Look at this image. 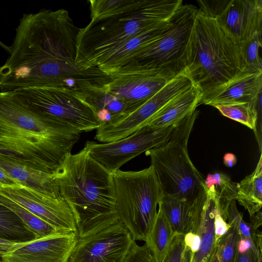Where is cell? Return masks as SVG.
Returning a JSON list of instances; mask_svg holds the SVG:
<instances>
[{"label": "cell", "instance_id": "15", "mask_svg": "<svg viewBox=\"0 0 262 262\" xmlns=\"http://www.w3.org/2000/svg\"><path fill=\"white\" fill-rule=\"evenodd\" d=\"M218 209L204 184L184 236L186 262H209L216 245L214 219Z\"/></svg>", "mask_w": 262, "mask_h": 262}, {"label": "cell", "instance_id": "9", "mask_svg": "<svg viewBox=\"0 0 262 262\" xmlns=\"http://www.w3.org/2000/svg\"><path fill=\"white\" fill-rule=\"evenodd\" d=\"M150 158L163 194L191 200L203 186L204 179L195 167L187 147L168 141L145 152Z\"/></svg>", "mask_w": 262, "mask_h": 262}, {"label": "cell", "instance_id": "21", "mask_svg": "<svg viewBox=\"0 0 262 262\" xmlns=\"http://www.w3.org/2000/svg\"><path fill=\"white\" fill-rule=\"evenodd\" d=\"M203 95L198 87L192 85L165 105L146 126L159 129L176 125L196 110Z\"/></svg>", "mask_w": 262, "mask_h": 262}, {"label": "cell", "instance_id": "43", "mask_svg": "<svg viewBox=\"0 0 262 262\" xmlns=\"http://www.w3.org/2000/svg\"><path fill=\"white\" fill-rule=\"evenodd\" d=\"M0 46L2 47L9 54L11 53V47L4 44L0 40Z\"/></svg>", "mask_w": 262, "mask_h": 262}, {"label": "cell", "instance_id": "7", "mask_svg": "<svg viewBox=\"0 0 262 262\" xmlns=\"http://www.w3.org/2000/svg\"><path fill=\"white\" fill-rule=\"evenodd\" d=\"M198 11L193 5L182 4L169 19L162 33L139 49L117 71L152 70L177 74L182 72L184 56Z\"/></svg>", "mask_w": 262, "mask_h": 262}, {"label": "cell", "instance_id": "18", "mask_svg": "<svg viewBox=\"0 0 262 262\" xmlns=\"http://www.w3.org/2000/svg\"><path fill=\"white\" fill-rule=\"evenodd\" d=\"M262 71H245L226 83L204 94L200 104L214 106L236 102L257 103L261 97Z\"/></svg>", "mask_w": 262, "mask_h": 262}, {"label": "cell", "instance_id": "44", "mask_svg": "<svg viewBox=\"0 0 262 262\" xmlns=\"http://www.w3.org/2000/svg\"><path fill=\"white\" fill-rule=\"evenodd\" d=\"M3 185L0 183V187L2 186Z\"/></svg>", "mask_w": 262, "mask_h": 262}, {"label": "cell", "instance_id": "24", "mask_svg": "<svg viewBox=\"0 0 262 262\" xmlns=\"http://www.w3.org/2000/svg\"><path fill=\"white\" fill-rule=\"evenodd\" d=\"M235 200L248 212L250 217L262 206L261 156L253 172L237 183Z\"/></svg>", "mask_w": 262, "mask_h": 262}, {"label": "cell", "instance_id": "1", "mask_svg": "<svg viewBox=\"0 0 262 262\" xmlns=\"http://www.w3.org/2000/svg\"><path fill=\"white\" fill-rule=\"evenodd\" d=\"M79 30L63 9L24 14L10 56L0 66L1 92L54 86L77 89L88 82H105L108 75L99 69L84 71L77 66Z\"/></svg>", "mask_w": 262, "mask_h": 262}, {"label": "cell", "instance_id": "6", "mask_svg": "<svg viewBox=\"0 0 262 262\" xmlns=\"http://www.w3.org/2000/svg\"><path fill=\"white\" fill-rule=\"evenodd\" d=\"M115 209L119 220L133 239L147 241L158 213L163 192L150 165L139 171L113 172Z\"/></svg>", "mask_w": 262, "mask_h": 262}, {"label": "cell", "instance_id": "30", "mask_svg": "<svg viewBox=\"0 0 262 262\" xmlns=\"http://www.w3.org/2000/svg\"><path fill=\"white\" fill-rule=\"evenodd\" d=\"M227 218L228 223L236 228L240 237L251 242L252 249L261 259V232L258 229H254L250 223L245 222L236 208L235 200L231 202L227 209Z\"/></svg>", "mask_w": 262, "mask_h": 262}, {"label": "cell", "instance_id": "42", "mask_svg": "<svg viewBox=\"0 0 262 262\" xmlns=\"http://www.w3.org/2000/svg\"><path fill=\"white\" fill-rule=\"evenodd\" d=\"M236 156L232 153L226 154L223 158V162L225 166L231 167L236 163Z\"/></svg>", "mask_w": 262, "mask_h": 262}, {"label": "cell", "instance_id": "4", "mask_svg": "<svg viewBox=\"0 0 262 262\" xmlns=\"http://www.w3.org/2000/svg\"><path fill=\"white\" fill-rule=\"evenodd\" d=\"M181 0H143L123 13L91 19L77 36L76 63L82 70L97 68L107 54L130 38L168 20Z\"/></svg>", "mask_w": 262, "mask_h": 262}, {"label": "cell", "instance_id": "23", "mask_svg": "<svg viewBox=\"0 0 262 262\" xmlns=\"http://www.w3.org/2000/svg\"><path fill=\"white\" fill-rule=\"evenodd\" d=\"M208 196L215 204L219 212L227 221V211L231 202L235 200L237 183L227 174L220 172L209 173L204 179Z\"/></svg>", "mask_w": 262, "mask_h": 262}, {"label": "cell", "instance_id": "8", "mask_svg": "<svg viewBox=\"0 0 262 262\" xmlns=\"http://www.w3.org/2000/svg\"><path fill=\"white\" fill-rule=\"evenodd\" d=\"M55 124L80 133L98 129L102 122L92 107L74 88H28L11 92Z\"/></svg>", "mask_w": 262, "mask_h": 262}, {"label": "cell", "instance_id": "31", "mask_svg": "<svg viewBox=\"0 0 262 262\" xmlns=\"http://www.w3.org/2000/svg\"><path fill=\"white\" fill-rule=\"evenodd\" d=\"M143 0H91V19L117 15L139 6Z\"/></svg>", "mask_w": 262, "mask_h": 262}, {"label": "cell", "instance_id": "32", "mask_svg": "<svg viewBox=\"0 0 262 262\" xmlns=\"http://www.w3.org/2000/svg\"><path fill=\"white\" fill-rule=\"evenodd\" d=\"M245 71L249 72L262 71L260 50L262 46L261 32H257L244 42L238 43Z\"/></svg>", "mask_w": 262, "mask_h": 262}, {"label": "cell", "instance_id": "12", "mask_svg": "<svg viewBox=\"0 0 262 262\" xmlns=\"http://www.w3.org/2000/svg\"><path fill=\"white\" fill-rule=\"evenodd\" d=\"M133 241L118 220L77 236L68 262H123Z\"/></svg>", "mask_w": 262, "mask_h": 262}, {"label": "cell", "instance_id": "34", "mask_svg": "<svg viewBox=\"0 0 262 262\" xmlns=\"http://www.w3.org/2000/svg\"><path fill=\"white\" fill-rule=\"evenodd\" d=\"M199 114L196 109L176 124L168 141H175L187 147L188 138Z\"/></svg>", "mask_w": 262, "mask_h": 262}, {"label": "cell", "instance_id": "19", "mask_svg": "<svg viewBox=\"0 0 262 262\" xmlns=\"http://www.w3.org/2000/svg\"><path fill=\"white\" fill-rule=\"evenodd\" d=\"M0 168L22 185L55 197L62 198L54 173L41 170L17 157L1 150Z\"/></svg>", "mask_w": 262, "mask_h": 262}, {"label": "cell", "instance_id": "39", "mask_svg": "<svg viewBox=\"0 0 262 262\" xmlns=\"http://www.w3.org/2000/svg\"><path fill=\"white\" fill-rule=\"evenodd\" d=\"M21 243H16L0 238V256L19 247Z\"/></svg>", "mask_w": 262, "mask_h": 262}, {"label": "cell", "instance_id": "17", "mask_svg": "<svg viewBox=\"0 0 262 262\" xmlns=\"http://www.w3.org/2000/svg\"><path fill=\"white\" fill-rule=\"evenodd\" d=\"M214 19L238 43L261 32V0H225Z\"/></svg>", "mask_w": 262, "mask_h": 262}, {"label": "cell", "instance_id": "5", "mask_svg": "<svg viewBox=\"0 0 262 262\" xmlns=\"http://www.w3.org/2000/svg\"><path fill=\"white\" fill-rule=\"evenodd\" d=\"M183 64L184 74L203 94L245 71L239 43L199 10Z\"/></svg>", "mask_w": 262, "mask_h": 262}, {"label": "cell", "instance_id": "27", "mask_svg": "<svg viewBox=\"0 0 262 262\" xmlns=\"http://www.w3.org/2000/svg\"><path fill=\"white\" fill-rule=\"evenodd\" d=\"M0 238L21 243L37 239L35 234L13 211L1 204Z\"/></svg>", "mask_w": 262, "mask_h": 262}, {"label": "cell", "instance_id": "40", "mask_svg": "<svg viewBox=\"0 0 262 262\" xmlns=\"http://www.w3.org/2000/svg\"><path fill=\"white\" fill-rule=\"evenodd\" d=\"M0 183L3 185H21L8 173L0 168Z\"/></svg>", "mask_w": 262, "mask_h": 262}, {"label": "cell", "instance_id": "14", "mask_svg": "<svg viewBox=\"0 0 262 262\" xmlns=\"http://www.w3.org/2000/svg\"><path fill=\"white\" fill-rule=\"evenodd\" d=\"M178 74L152 70H118L108 75L103 86L132 112Z\"/></svg>", "mask_w": 262, "mask_h": 262}, {"label": "cell", "instance_id": "16", "mask_svg": "<svg viewBox=\"0 0 262 262\" xmlns=\"http://www.w3.org/2000/svg\"><path fill=\"white\" fill-rule=\"evenodd\" d=\"M77 234L60 232L21 244L1 256L2 262H68Z\"/></svg>", "mask_w": 262, "mask_h": 262}, {"label": "cell", "instance_id": "41", "mask_svg": "<svg viewBox=\"0 0 262 262\" xmlns=\"http://www.w3.org/2000/svg\"><path fill=\"white\" fill-rule=\"evenodd\" d=\"M251 248H252L251 242L246 239L240 237L237 243L236 251L238 252H244Z\"/></svg>", "mask_w": 262, "mask_h": 262}, {"label": "cell", "instance_id": "13", "mask_svg": "<svg viewBox=\"0 0 262 262\" xmlns=\"http://www.w3.org/2000/svg\"><path fill=\"white\" fill-rule=\"evenodd\" d=\"M0 194L62 232L77 233L75 221L67 202L22 185L0 187Z\"/></svg>", "mask_w": 262, "mask_h": 262}, {"label": "cell", "instance_id": "28", "mask_svg": "<svg viewBox=\"0 0 262 262\" xmlns=\"http://www.w3.org/2000/svg\"><path fill=\"white\" fill-rule=\"evenodd\" d=\"M261 97L257 103L236 102L216 104L213 106L224 116L237 121L252 129L257 123L259 111L261 110Z\"/></svg>", "mask_w": 262, "mask_h": 262}, {"label": "cell", "instance_id": "25", "mask_svg": "<svg viewBox=\"0 0 262 262\" xmlns=\"http://www.w3.org/2000/svg\"><path fill=\"white\" fill-rule=\"evenodd\" d=\"M199 193L191 200L163 194L159 206L162 208L176 234L185 233Z\"/></svg>", "mask_w": 262, "mask_h": 262}, {"label": "cell", "instance_id": "36", "mask_svg": "<svg viewBox=\"0 0 262 262\" xmlns=\"http://www.w3.org/2000/svg\"><path fill=\"white\" fill-rule=\"evenodd\" d=\"M162 262H186L183 234H175Z\"/></svg>", "mask_w": 262, "mask_h": 262}, {"label": "cell", "instance_id": "35", "mask_svg": "<svg viewBox=\"0 0 262 262\" xmlns=\"http://www.w3.org/2000/svg\"><path fill=\"white\" fill-rule=\"evenodd\" d=\"M123 262L157 261L145 243L143 245H139L134 240Z\"/></svg>", "mask_w": 262, "mask_h": 262}, {"label": "cell", "instance_id": "26", "mask_svg": "<svg viewBox=\"0 0 262 262\" xmlns=\"http://www.w3.org/2000/svg\"><path fill=\"white\" fill-rule=\"evenodd\" d=\"M175 234L163 211L159 206L156 220L145 242L157 262L163 261Z\"/></svg>", "mask_w": 262, "mask_h": 262}, {"label": "cell", "instance_id": "2", "mask_svg": "<svg viewBox=\"0 0 262 262\" xmlns=\"http://www.w3.org/2000/svg\"><path fill=\"white\" fill-rule=\"evenodd\" d=\"M15 96L0 92V150L54 173L80 138Z\"/></svg>", "mask_w": 262, "mask_h": 262}, {"label": "cell", "instance_id": "10", "mask_svg": "<svg viewBox=\"0 0 262 262\" xmlns=\"http://www.w3.org/2000/svg\"><path fill=\"white\" fill-rule=\"evenodd\" d=\"M192 85L182 71L132 112L115 121L102 124L97 129L95 139L101 143H108L134 134L145 127L165 105Z\"/></svg>", "mask_w": 262, "mask_h": 262}, {"label": "cell", "instance_id": "3", "mask_svg": "<svg viewBox=\"0 0 262 262\" xmlns=\"http://www.w3.org/2000/svg\"><path fill=\"white\" fill-rule=\"evenodd\" d=\"M60 193L74 217L77 236L119 220L113 173L84 148L68 154L54 172Z\"/></svg>", "mask_w": 262, "mask_h": 262}, {"label": "cell", "instance_id": "20", "mask_svg": "<svg viewBox=\"0 0 262 262\" xmlns=\"http://www.w3.org/2000/svg\"><path fill=\"white\" fill-rule=\"evenodd\" d=\"M104 83L88 82L77 89L94 109L102 124L115 121L132 112L121 99L105 90Z\"/></svg>", "mask_w": 262, "mask_h": 262}, {"label": "cell", "instance_id": "11", "mask_svg": "<svg viewBox=\"0 0 262 262\" xmlns=\"http://www.w3.org/2000/svg\"><path fill=\"white\" fill-rule=\"evenodd\" d=\"M174 125L159 129L146 126L116 141L98 143L87 141L84 148L94 159L113 173L140 154L168 142Z\"/></svg>", "mask_w": 262, "mask_h": 262}, {"label": "cell", "instance_id": "45", "mask_svg": "<svg viewBox=\"0 0 262 262\" xmlns=\"http://www.w3.org/2000/svg\"><path fill=\"white\" fill-rule=\"evenodd\" d=\"M0 262H2L1 256H0Z\"/></svg>", "mask_w": 262, "mask_h": 262}, {"label": "cell", "instance_id": "22", "mask_svg": "<svg viewBox=\"0 0 262 262\" xmlns=\"http://www.w3.org/2000/svg\"><path fill=\"white\" fill-rule=\"evenodd\" d=\"M168 20L121 45L105 55L99 62L97 68L107 75L118 70L139 49L161 34L166 28Z\"/></svg>", "mask_w": 262, "mask_h": 262}, {"label": "cell", "instance_id": "33", "mask_svg": "<svg viewBox=\"0 0 262 262\" xmlns=\"http://www.w3.org/2000/svg\"><path fill=\"white\" fill-rule=\"evenodd\" d=\"M228 231L216 242L209 262H233L240 235L236 228L229 224Z\"/></svg>", "mask_w": 262, "mask_h": 262}, {"label": "cell", "instance_id": "37", "mask_svg": "<svg viewBox=\"0 0 262 262\" xmlns=\"http://www.w3.org/2000/svg\"><path fill=\"white\" fill-rule=\"evenodd\" d=\"M230 225L218 211L214 219V228L216 241L228 230Z\"/></svg>", "mask_w": 262, "mask_h": 262}, {"label": "cell", "instance_id": "38", "mask_svg": "<svg viewBox=\"0 0 262 262\" xmlns=\"http://www.w3.org/2000/svg\"><path fill=\"white\" fill-rule=\"evenodd\" d=\"M260 259L251 248L244 252L236 251L233 262H261Z\"/></svg>", "mask_w": 262, "mask_h": 262}, {"label": "cell", "instance_id": "29", "mask_svg": "<svg viewBox=\"0 0 262 262\" xmlns=\"http://www.w3.org/2000/svg\"><path fill=\"white\" fill-rule=\"evenodd\" d=\"M0 204L13 211L21 219L25 225L35 234L37 239L54 235L60 232H64L57 230L1 194H0Z\"/></svg>", "mask_w": 262, "mask_h": 262}]
</instances>
